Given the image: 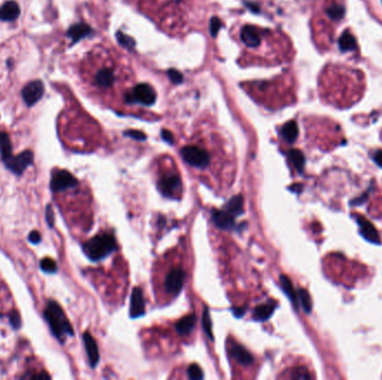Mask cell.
<instances>
[{"label":"cell","mask_w":382,"mask_h":380,"mask_svg":"<svg viewBox=\"0 0 382 380\" xmlns=\"http://www.w3.org/2000/svg\"><path fill=\"white\" fill-rule=\"evenodd\" d=\"M83 61L82 77L90 93L102 104L122 108L135 103L134 73L131 64L112 45H96Z\"/></svg>","instance_id":"cell-1"},{"label":"cell","mask_w":382,"mask_h":380,"mask_svg":"<svg viewBox=\"0 0 382 380\" xmlns=\"http://www.w3.org/2000/svg\"><path fill=\"white\" fill-rule=\"evenodd\" d=\"M235 39L242 49L239 63L243 66L279 65L287 58L284 37L267 27L245 24L236 31Z\"/></svg>","instance_id":"cell-2"},{"label":"cell","mask_w":382,"mask_h":380,"mask_svg":"<svg viewBox=\"0 0 382 380\" xmlns=\"http://www.w3.org/2000/svg\"><path fill=\"white\" fill-rule=\"evenodd\" d=\"M136 8L171 36H181L188 29L192 0H132Z\"/></svg>","instance_id":"cell-3"},{"label":"cell","mask_w":382,"mask_h":380,"mask_svg":"<svg viewBox=\"0 0 382 380\" xmlns=\"http://www.w3.org/2000/svg\"><path fill=\"white\" fill-rule=\"evenodd\" d=\"M284 77L270 80H255L245 83L243 87L255 102L264 107H277L288 104V86Z\"/></svg>","instance_id":"cell-4"},{"label":"cell","mask_w":382,"mask_h":380,"mask_svg":"<svg viewBox=\"0 0 382 380\" xmlns=\"http://www.w3.org/2000/svg\"><path fill=\"white\" fill-rule=\"evenodd\" d=\"M44 318L48 323L52 333L58 341L64 343L67 337L74 336V330L71 322L68 321L62 306L56 301L49 300L44 310Z\"/></svg>","instance_id":"cell-5"},{"label":"cell","mask_w":382,"mask_h":380,"mask_svg":"<svg viewBox=\"0 0 382 380\" xmlns=\"http://www.w3.org/2000/svg\"><path fill=\"white\" fill-rule=\"evenodd\" d=\"M114 236L108 233H103L92 237L83 244V251L86 256L92 261H99L116 250Z\"/></svg>","instance_id":"cell-6"},{"label":"cell","mask_w":382,"mask_h":380,"mask_svg":"<svg viewBox=\"0 0 382 380\" xmlns=\"http://www.w3.org/2000/svg\"><path fill=\"white\" fill-rule=\"evenodd\" d=\"M181 156L184 161L191 166L203 168L210 162V155L206 150L198 145H186L181 150Z\"/></svg>","instance_id":"cell-7"},{"label":"cell","mask_w":382,"mask_h":380,"mask_svg":"<svg viewBox=\"0 0 382 380\" xmlns=\"http://www.w3.org/2000/svg\"><path fill=\"white\" fill-rule=\"evenodd\" d=\"M79 184L77 178L66 169H61L53 174L51 178V190L54 193L65 191Z\"/></svg>","instance_id":"cell-8"},{"label":"cell","mask_w":382,"mask_h":380,"mask_svg":"<svg viewBox=\"0 0 382 380\" xmlns=\"http://www.w3.org/2000/svg\"><path fill=\"white\" fill-rule=\"evenodd\" d=\"M34 162V153L31 151H25L20 154H18L17 156H12L4 162V165L11 171L13 174L20 176L22 173L25 172V169L31 165Z\"/></svg>","instance_id":"cell-9"},{"label":"cell","mask_w":382,"mask_h":380,"mask_svg":"<svg viewBox=\"0 0 382 380\" xmlns=\"http://www.w3.org/2000/svg\"><path fill=\"white\" fill-rule=\"evenodd\" d=\"M186 273L184 269L175 268L169 271L165 279V289L172 296H178L183 289Z\"/></svg>","instance_id":"cell-10"},{"label":"cell","mask_w":382,"mask_h":380,"mask_svg":"<svg viewBox=\"0 0 382 380\" xmlns=\"http://www.w3.org/2000/svg\"><path fill=\"white\" fill-rule=\"evenodd\" d=\"M353 218L356 219V221L359 226V228H360L361 235L365 237L367 241H369V242H371V243H375V244L381 243L379 232H378V230H377L374 224L369 221V220L365 217H362V215H360V214L353 215Z\"/></svg>","instance_id":"cell-11"},{"label":"cell","mask_w":382,"mask_h":380,"mask_svg":"<svg viewBox=\"0 0 382 380\" xmlns=\"http://www.w3.org/2000/svg\"><path fill=\"white\" fill-rule=\"evenodd\" d=\"M44 95V84L42 80H33L27 84L21 90V96L28 106H33Z\"/></svg>","instance_id":"cell-12"},{"label":"cell","mask_w":382,"mask_h":380,"mask_svg":"<svg viewBox=\"0 0 382 380\" xmlns=\"http://www.w3.org/2000/svg\"><path fill=\"white\" fill-rule=\"evenodd\" d=\"M181 181L178 175L170 174V175H163L158 182V189L162 195L167 198H174L175 194L180 190Z\"/></svg>","instance_id":"cell-13"},{"label":"cell","mask_w":382,"mask_h":380,"mask_svg":"<svg viewBox=\"0 0 382 380\" xmlns=\"http://www.w3.org/2000/svg\"><path fill=\"white\" fill-rule=\"evenodd\" d=\"M145 313V302L143 297V291L141 288H134L131 295L130 304V317L140 318Z\"/></svg>","instance_id":"cell-14"},{"label":"cell","mask_w":382,"mask_h":380,"mask_svg":"<svg viewBox=\"0 0 382 380\" xmlns=\"http://www.w3.org/2000/svg\"><path fill=\"white\" fill-rule=\"evenodd\" d=\"M234 215H231L229 212H227L226 210H213L211 213L212 222L215 223V226L222 230H231V228H236Z\"/></svg>","instance_id":"cell-15"},{"label":"cell","mask_w":382,"mask_h":380,"mask_svg":"<svg viewBox=\"0 0 382 380\" xmlns=\"http://www.w3.org/2000/svg\"><path fill=\"white\" fill-rule=\"evenodd\" d=\"M83 341H84L86 354H88V358L90 361V366L92 368H95L99 361L97 343H96V341H95V339L93 338V336L91 335L89 331L84 332Z\"/></svg>","instance_id":"cell-16"},{"label":"cell","mask_w":382,"mask_h":380,"mask_svg":"<svg viewBox=\"0 0 382 380\" xmlns=\"http://www.w3.org/2000/svg\"><path fill=\"white\" fill-rule=\"evenodd\" d=\"M20 15L19 4L13 0L4 2L0 7V19L2 21H13Z\"/></svg>","instance_id":"cell-17"},{"label":"cell","mask_w":382,"mask_h":380,"mask_svg":"<svg viewBox=\"0 0 382 380\" xmlns=\"http://www.w3.org/2000/svg\"><path fill=\"white\" fill-rule=\"evenodd\" d=\"M229 352H230V356L233 357L235 360H237L239 364L249 366L254 363V358L253 356L249 354V351L245 349L243 346L238 345V343H233V345H230Z\"/></svg>","instance_id":"cell-18"},{"label":"cell","mask_w":382,"mask_h":380,"mask_svg":"<svg viewBox=\"0 0 382 380\" xmlns=\"http://www.w3.org/2000/svg\"><path fill=\"white\" fill-rule=\"evenodd\" d=\"M276 306L277 304L275 301H270L267 302V304L257 305L254 310L253 318L256 320V321H266V320L270 319L271 315L274 313Z\"/></svg>","instance_id":"cell-19"},{"label":"cell","mask_w":382,"mask_h":380,"mask_svg":"<svg viewBox=\"0 0 382 380\" xmlns=\"http://www.w3.org/2000/svg\"><path fill=\"white\" fill-rule=\"evenodd\" d=\"M195 322H197L195 314H188L186 315V317L181 318L179 321L176 323V330L180 336H188L189 333H191V331L193 330Z\"/></svg>","instance_id":"cell-20"},{"label":"cell","mask_w":382,"mask_h":380,"mask_svg":"<svg viewBox=\"0 0 382 380\" xmlns=\"http://www.w3.org/2000/svg\"><path fill=\"white\" fill-rule=\"evenodd\" d=\"M280 281H281L282 289H283V291L285 292V295L288 297V299L290 301H292L294 308L298 310V302H299L298 296H297V292L295 291V289H294L292 281L289 280L288 277L284 276V274H282V276L280 277Z\"/></svg>","instance_id":"cell-21"},{"label":"cell","mask_w":382,"mask_h":380,"mask_svg":"<svg viewBox=\"0 0 382 380\" xmlns=\"http://www.w3.org/2000/svg\"><path fill=\"white\" fill-rule=\"evenodd\" d=\"M225 210L234 217H238L244 213V199L242 195L233 196L225 205Z\"/></svg>","instance_id":"cell-22"},{"label":"cell","mask_w":382,"mask_h":380,"mask_svg":"<svg viewBox=\"0 0 382 380\" xmlns=\"http://www.w3.org/2000/svg\"><path fill=\"white\" fill-rule=\"evenodd\" d=\"M0 156L4 163L12 156V145L7 133L0 131Z\"/></svg>","instance_id":"cell-23"},{"label":"cell","mask_w":382,"mask_h":380,"mask_svg":"<svg viewBox=\"0 0 382 380\" xmlns=\"http://www.w3.org/2000/svg\"><path fill=\"white\" fill-rule=\"evenodd\" d=\"M298 135V127L296 122L290 121L287 122L286 124L282 127V136L284 137V140L288 143H293L295 140L297 139Z\"/></svg>","instance_id":"cell-24"},{"label":"cell","mask_w":382,"mask_h":380,"mask_svg":"<svg viewBox=\"0 0 382 380\" xmlns=\"http://www.w3.org/2000/svg\"><path fill=\"white\" fill-rule=\"evenodd\" d=\"M339 47L342 52H351V50H354L357 48L356 38L353 37V35L345 31L344 34L341 35L339 39Z\"/></svg>","instance_id":"cell-25"},{"label":"cell","mask_w":382,"mask_h":380,"mask_svg":"<svg viewBox=\"0 0 382 380\" xmlns=\"http://www.w3.org/2000/svg\"><path fill=\"white\" fill-rule=\"evenodd\" d=\"M288 158L298 172H303L304 166H305V156L301 151L290 150L288 152Z\"/></svg>","instance_id":"cell-26"},{"label":"cell","mask_w":382,"mask_h":380,"mask_svg":"<svg viewBox=\"0 0 382 380\" xmlns=\"http://www.w3.org/2000/svg\"><path fill=\"white\" fill-rule=\"evenodd\" d=\"M298 296V301L301 302V304L303 306V310L305 311L306 313H311L312 311V300H311V296L305 289H298L297 292Z\"/></svg>","instance_id":"cell-27"},{"label":"cell","mask_w":382,"mask_h":380,"mask_svg":"<svg viewBox=\"0 0 382 380\" xmlns=\"http://www.w3.org/2000/svg\"><path fill=\"white\" fill-rule=\"evenodd\" d=\"M326 13L327 16L330 17V19L340 20L344 17L345 8L343 6H341V4H332V6H330L326 9Z\"/></svg>","instance_id":"cell-28"},{"label":"cell","mask_w":382,"mask_h":380,"mask_svg":"<svg viewBox=\"0 0 382 380\" xmlns=\"http://www.w3.org/2000/svg\"><path fill=\"white\" fill-rule=\"evenodd\" d=\"M202 327L203 330L206 332L207 337L210 339V340H213V332H212V322H211V318H210V313H209V310L207 308H204L203 310V314H202Z\"/></svg>","instance_id":"cell-29"},{"label":"cell","mask_w":382,"mask_h":380,"mask_svg":"<svg viewBox=\"0 0 382 380\" xmlns=\"http://www.w3.org/2000/svg\"><path fill=\"white\" fill-rule=\"evenodd\" d=\"M40 269L46 273H55L57 271V264L51 258H44L40 261Z\"/></svg>","instance_id":"cell-30"},{"label":"cell","mask_w":382,"mask_h":380,"mask_svg":"<svg viewBox=\"0 0 382 380\" xmlns=\"http://www.w3.org/2000/svg\"><path fill=\"white\" fill-rule=\"evenodd\" d=\"M292 379H311L312 376L305 367H297L292 370L290 376Z\"/></svg>","instance_id":"cell-31"},{"label":"cell","mask_w":382,"mask_h":380,"mask_svg":"<svg viewBox=\"0 0 382 380\" xmlns=\"http://www.w3.org/2000/svg\"><path fill=\"white\" fill-rule=\"evenodd\" d=\"M8 318H9V322H10L11 327L15 329V330H18V329H20V327H21V318H20L19 312H18L17 310L10 311V312H9V314H8Z\"/></svg>","instance_id":"cell-32"},{"label":"cell","mask_w":382,"mask_h":380,"mask_svg":"<svg viewBox=\"0 0 382 380\" xmlns=\"http://www.w3.org/2000/svg\"><path fill=\"white\" fill-rule=\"evenodd\" d=\"M86 31H88L86 27L77 25V26L72 27V28L68 30V36H70V37H72L74 40H77V39H80L82 36L86 33Z\"/></svg>","instance_id":"cell-33"},{"label":"cell","mask_w":382,"mask_h":380,"mask_svg":"<svg viewBox=\"0 0 382 380\" xmlns=\"http://www.w3.org/2000/svg\"><path fill=\"white\" fill-rule=\"evenodd\" d=\"M188 377L190 379H202L203 373L198 365H190L188 367Z\"/></svg>","instance_id":"cell-34"},{"label":"cell","mask_w":382,"mask_h":380,"mask_svg":"<svg viewBox=\"0 0 382 380\" xmlns=\"http://www.w3.org/2000/svg\"><path fill=\"white\" fill-rule=\"evenodd\" d=\"M45 219L49 228H53L54 223H55V215H54V211L52 205H47L46 210H45Z\"/></svg>","instance_id":"cell-35"},{"label":"cell","mask_w":382,"mask_h":380,"mask_svg":"<svg viewBox=\"0 0 382 380\" xmlns=\"http://www.w3.org/2000/svg\"><path fill=\"white\" fill-rule=\"evenodd\" d=\"M28 241L33 244H38L40 243V241H42V235H40L38 231H31L28 235Z\"/></svg>","instance_id":"cell-36"},{"label":"cell","mask_w":382,"mask_h":380,"mask_svg":"<svg viewBox=\"0 0 382 380\" xmlns=\"http://www.w3.org/2000/svg\"><path fill=\"white\" fill-rule=\"evenodd\" d=\"M368 195H369V193H368V192H366V193L362 194L360 198H357V199L352 200L351 201V205H360L362 203H365L366 200L368 199Z\"/></svg>","instance_id":"cell-37"},{"label":"cell","mask_w":382,"mask_h":380,"mask_svg":"<svg viewBox=\"0 0 382 380\" xmlns=\"http://www.w3.org/2000/svg\"><path fill=\"white\" fill-rule=\"evenodd\" d=\"M374 161L378 164L380 167H382V150L376 151V153L374 154Z\"/></svg>","instance_id":"cell-38"},{"label":"cell","mask_w":382,"mask_h":380,"mask_svg":"<svg viewBox=\"0 0 382 380\" xmlns=\"http://www.w3.org/2000/svg\"><path fill=\"white\" fill-rule=\"evenodd\" d=\"M231 311H233V313L236 318H242L243 315L245 314V312H246L245 308H233L231 309Z\"/></svg>","instance_id":"cell-39"},{"label":"cell","mask_w":382,"mask_h":380,"mask_svg":"<svg viewBox=\"0 0 382 380\" xmlns=\"http://www.w3.org/2000/svg\"><path fill=\"white\" fill-rule=\"evenodd\" d=\"M162 136L163 139H165L167 142H169V143H172V142H174V136H172L171 133H169L168 131H163Z\"/></svg>","instance_id":"cell-40"},{"label":"cell","mask_w":382,"mask_h":380,"mask_svg":"<svg viewBox=\"0 0 382 380\" xmlns=\"http://www.w3.org/2000/svg\"><path fill=\"white\" fill-rule=\"evenodd\" d=\"M129 135L132 137H134V139H136V140H144L145 139V136L142 134V133H139V132H130Z\"/></svg>","instance_id":"cell-41"},{"label":"cell","mask_w":382,"mask_h":380,"mask_svg":"<svg viewBox=\"0 0 382 380\" xmlns=\"http://www.w3.org/2000/svg\"><path fill=\"white\" fill-rule=\"evenodd\" d=\"M302 189H303L302 184H294L292 187H290V190H292V191H295V192H296V193H301Z\"/></svg>","instance_id":"cell-42"}]
</instances>
